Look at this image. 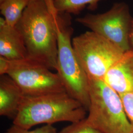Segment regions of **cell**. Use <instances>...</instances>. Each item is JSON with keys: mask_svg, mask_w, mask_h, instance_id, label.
I'll return each instance as SVG.
<instances>
[{"mask_svg": "<svg viewBox=\"0 0 133 133\" xmlns=\"http://www.w3.org/2000/svg\"><path fill=\"white\" fill-rule=\"evenodd\" d=\"M15 27L23 38L28 58L56 70L57 33L45 1L32 0Z\"/></svg>", "mask_w": 133, "mask_h": 133, "instance_id": "6da1fadb", "label": "cell"}, {"mask_svg": "<svg viewBox=\"0 0 133 133\" xmlns=\"http://www.w3.org/2000/svg\"><path fill=\"white\" fill-rule=\"evenodd\" d=\"M54 21L57 36V69L66 93L87 111L89 106V78L78 62L72 44L74 32L71 14L58 12L52 0H45Z\"/></svg>", "mask_w": 133, "mask_h": 133, "instance_id": "7a4b0ae2", "label": "cell"}, {"mask_svg": "<svg viewBox=\"0 0 133 133\" xmlns=\"http://www.w3.org/2000/svg\"><path fill=\"white\" fill-rule=\"evenodd\" d=\"M86 109L66 92L36 97L24 96L13 123L30 129L36 125L66 121L72 123L85 119Z\"/></svg>", "mask_w": 133, "mask_h": 133, "instance_id": "3957f363", "label": "cell"}, {"mask_svg": "<svg viewBox=\"0 0 133 133\" xmlns=\"http://www.w3.org/2000/svg\"><path fill=\"white\" fill-rule=\"evenodd\" d=\"M89 78V106L86 123L104 133H130L133 127L120 96L104 80Z\"/></svg>", "mask_w": 133, "mask_h": 133, "instance_id": "277c9868", "label": "cell"}, {"mask_svg": "<svg viewBox=\"0 0 133 133\" xmlns=\"http://www.w3.org/2000/svg\"><path fill=\"white\" fill-rule=\"evenodd\" d=\"M72 44L77 59L90 78L104 79L123 50L97 34L87 31L75 37Z\"/></svg>", "mask_w": 133, "mask_h": 133, "instance_id": "5b68a950", "label": "cell"}, {"mask_svg": "<svg viewBox=\"0 0 133 133\" xmlns=\"http://www.w3.org/2000/svg\"><path fill=\"white\" fill-rule=\"evenodd\" d=\"M5 75L14 81L25 96L66 92L57 73L28 58L17 61L9 60Z\"/></svg>", "mask_w": 133, "mask_h": 133, "instance_id": "8992f818", "label": "cell"}, {"mask_svg": "<svg viewBox=\"0 0 133 133\" xmlns=\"http://www.w3.org/2000/svg\"><path fill=\"white\" fill-rule=\"evenodd\" d=\"M132 18L128 5L120 2L115 3L105 12L88 14L76 21L126 52L131 49L129 35Z\"/></svg>", "mask_w": 133, "mask_h": 133, "instance_id": "52a82bcc", "label": "cell"}, {"mask_svg": "<svg viewBox=\"0 0 133 133\" xmlns=\"http://www.w3.org/2000/svg\"><path fill=\"white\" fill-rule=\"evenodd\" d=\"M119 95L133 91V49L124 53L103 79Z\"/></svg>", "mask_w": 133, "mask_h": 133, "instance_id": "ba28073f", "label": "cell"}, {"mask_svg": "<svg viewBox=\"0 0 133 133\" xmlns=\"http://www.w3.org/2000/svg\"><path fill=\"white\" fill-rule=\"evenodd\" d=\"M0 56L10 61L28 58L23 38L15 26H10L3 17L0 18Z\"/></svg>", "mask_w": 133, "mask_h": 133, "instance_id": "9c48e42d", "label": "cell"}, {"mask_svg": "<svg viewBox=\"0 0 133 133\" xmlns=\"http://www.w3.org/2000/svg\"><path fill=\"white\" fill-rule=\"evenodd\" d=\"M24 95L7 75L0 76V115L13 120L18 113Z\"/></svg>", "mask_w": 133, "mask_h": 133, "instance_id": "30bf717a", "label": "cell"}, {"mask_svg": "<svg viewBox=\"0 0 133 133\" xmlns=\"http://www.w3.org/2000/svg\"><path fill=\"white\" fill-rule=\"evenodd\" d=\"M32 0H4L0 3L1 14L10 26H16Z\"/></svg>", "mask_w": 133, "mask_h": 133, "instance_id": "8fae6325", "label": "cell"}, {"mask_svg": "<svg viewBox=\"0 0 133 133\" xmlns=\"http://www.w3.org/2000/svg\"><path fill=\"white\" fill-rule=\"evenodd\" d=\"M103 0H52L58 12L77 15L87 7L88 10H95L99 3Z\"/></svg>", "mask_w": 133, "mask_h": 133, "instance_id": "7c38bea8", "label": "cell"}, {"mask_svg": "<svg viewBox=\"0 0 133 133\" xmlns=\"http://www.w3.org/2000/svg\"><path fill=\"white\" fill-rule=\"evenodd\" d=\"M58 133H104L86 123L85 119L72 123L62 129Z\"/></svg>", "mask_w": 133, "mask_h": 133, "instance_id": "4fadbf2b", "label": "cell"}, {"mask_svg": "<svg viewBox=\"0 0 133 133\" xmlns=\"http://www.w3.org/2000/svg\"><path fill=\"white\" fill-rule=\"evenodd\" d=\"M5 133H58L56 129L53 125H45L43 127L33 130L22 128L14 124L8 129Z\"/></svg>", "mask_w": 133, "mask_h": 133, "instance_id": "5bb4252c", "label": "cell"}, {"mask_svg": "<svg viewBox=\"0 0 133 133\" xmlns=\"http://www.w3.org/2000/svg\"><path fill=\"white\" fill-rule=\"evenodd\" d=\"M120 96L126 114L133 128V91Z\"/></svg>", "mask_w": 133, "mask_h": 133, "instance_id": "9a60e30c", "label": "cell"}, {"mask_svg": "<svg viewBox=\"0 0 133 133\" xmlns=\"http://www.w3.org/2000/svg\"><path fill=\"white\" fill-rule=\"evenodd\" d=\"M9 60L2 56H0V76L5 75L8 69Z\"/></svg>", "mask_w": 133, "mask_h": 133, "instance_id": "2e32d148", "label": "cell"}, {"mask_svg": "<svg viewBox=\"0 0 133 133\" xmlns=\"http://www.w3.org/2000/svg\"><path fill=\"white\" fill-rule=\"evenodd\" d=\"M129 42L131 49H133V18L132 19L129 35Z\"/></svg>", "mask_w": 133, "mask_h": 133, "instance_id": "e0dca14e", "label": "cell"}, {"mask_svg": "<svg viewBox=\"0 0 133 133\" xmlns=\"http://www.w3.org/2000/svg\"><path fill=\"white\" fill-rule=\"evenodd\" d=\"M4 1V0H0V3H2V2H3Z\"/></svg>", "mask_w": 133, "mask_h": 133, "instance_id": "ac0fdd59", "label": "cell"}, {"mask_svg": "<svg viewBox=\"0 0 133 133\" xmlns=\"http://www.w3.org/2000/svg\"><path fill=\"white\" fill-rule=\"evenodd\" d=\"M133 133V130H132V132H131V133Z\"/></svg>", "mask_w": 133, "mask_h": 133, "instance_id": "d6986e66", "label": "cell"}]
</instances>
